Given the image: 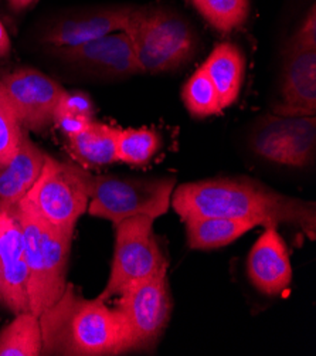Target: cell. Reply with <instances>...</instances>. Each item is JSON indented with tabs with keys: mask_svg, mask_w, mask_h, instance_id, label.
<instances>
[{
	"mask_svg": "<svg viewBox=\"0 0 316 356\" xmlns=\"http://www.w3.org/2000/svg\"><path fill=\"white\" fill-rule=\"evenodd\" d=\"M182 220L224 218L250 222L256 227H299L310 240L316 237L313 202L272 191L250 179L219 177L183 184L173 191L172 204Z\"/></svg>",
	"mask_w": 316,
	"mask_h": 356,
	"instance_id": "obj_1",
	"label": "cell"
},
{
	"mask_svg": "<svg viewBox=\"0 0 316 356\" xmlns=\"http://www.w3.org/2000/svg\"><path fill=\"white\" fill-rule=\"evenodd\" d=\"M42 355L114 356L125 353L121 314L101 298L88 300L67 282L61 297L39 315Z\"/></svg>",
	"mask_w": 316,
	"mask_h": 356,
	"instance_id": "obj_2",
	"label": "cell"
},
{
	"mask_svg": "<svg viewBox=\"0 0 316 356\" xmlns=\"http://www.w3.org/2000/svg\"><path fill=\"white\" fill-rule=\"evenodd\" d=\"M10 213L23 233L30 311L39 316L61 297L67 286L73 236L49 226L22 202Z\"/></svg>",
	"mask_w": 316,
	"mask_h": 356,
	"instance_id": "obj_3",
	"label": "cell"
},
{
	"mask_svg": "<svg viewBox=\"0 0 316 356\" xmlns=\"http://www.w3.org/2000/svg\"><path fill=\"white\" fill-rule=\"evenodd\" d=\"M126 33L142 73L178 70L197 50V34L192 24L179 13L160 8H138Z\"/></svg>",
	"mask_w": 316,
	"mask_h": 356,
	"instance_id": "obj_4",
	"label": "cell"
},
{
	"mask_svg": "<svg viewBox=\"0 0 316 356\" xmlns=\"http://www.w3.org/2000/svg\"><path fill=\"white\" fill-rule=\"evenodd\" d=\"M174 191L173 177H121L87 172L88 213L114 226L125 219L166 215Z\"/></svg>",
	"mask_w": 316,
	"mask_h": 356,
	"instance_id": "obj_5",
	"label": "cell"
},
{
	"mask_svg": "<svg viewBox=\"0 0 316 356\" xmlns=\"http://www.w3.org/2000/svg\"><path fill=\"white\" fill-rule=\"evenodd\" d=\"M88 200L87 170L46 155L38 181L22 203L49 226L73 236Z\"/></svg>",
	"mask_w": 316,
	"mask_h": 356,
	"instance_id": "obj_6",
	"label": "cell"
},
{
	"mask_svg": "<svg viewBox=\"0 0 316 356\" xmlns=\"http://www.w3.org/2000/svg\"><path fill=\"white\" fill-rule=\"evenodd\" d=\"M153 219L136 216L115 225V247L107 286L98 298L119 297L140 281L165 274L167 261L153 234Z\"/></svg>",
	"mask_w": 316,
	"mask_h": 356,
	"instance_id": "obj_7",
	"label": "cell"
},
{
	"mask_svg": "<svg viewBox=\"0 0 316 356\" xmlns=\"http://www.w3.org/2000/svg\"><path fill=\"white\" fill-rule=\"evenodd\" d=\"M172 307L166 273L126 289L117 307L125 330V353L153 348L169 324Z\"/></svg>",
	"mask_w": 316,
	"mask_h": 356,
	"instance_id": "obj_8",
	"label": "cell"
},
{
	"mask_svg": "<svg viewBox=\"0 0 316 356\" xmlns=\"http://www.w3.org/2000/svg\"><path fill=\"white\" fill-rule=\"evenodd\" d=\"M63 91L60 84L34 68H19L0 79V95L24 131L43 132L54 125Z\"/></svg>",
	"mask_w": 316,
	"mask_h": 356,
	"instance_id": "obj_9",
	"label": "cell"
},
{
	"mask_svg": "<svg viewBox=\"0 0 316 356\" xmlns=\"http://www.w3.org/2000/svg\"><path fill=\"white\" fill-rule=\"evenodd\" d=\"M51 53L87 74L119 80L142 73L126 31H117L74 47H57Z\"/></svg>",
	"mask_w": 316,
	"mask_h": 356,
	"instance_id": "obj_10",
	"label": "cell"
},
{
	"mask_svg": "<svg viewBox=\"0 0 316 356\" xmlns=\"http://www.w3.org/2000/svg\"><path fill=\"white\" fill-rule=\"evenodd\" d=\"M138 8L111 6L65 15L51 22L42 40L51 49L74 47L117 31H126Z\"/></svg>",
	"mask_w": 316,
	"mask_h": 356,
	"instance_id": "obj_11",
	"label": "cell"
},
{
	"mask_svg": "<svg viewBox=\"0 0 316 356\" xmlns=\"http://www.w3.org/2000/svg\"><path fill=\"white\" fill-rule=\"evenodd\" d=\"M278 115H316V47L291 39L281 76Z\"/></svg>",
	"mask_w": 316,
	"mask_h": 356,
	"instance_id": "obj_12",
	"label": "cell"
},
{
	"mask_svg": "<svg viewBox=\"0 0 316 356\" xmlns=\"http://www.w3.org/2000/svg\"><path fill=\"white\" fill-rule=\"evenodd\" d=\"M23 233L12 213H0V304L15 315L30 311Z\"/></svg>",
	"mask_w": 316,
	"mask_h": 356,
	"instance_id": "obj_13",
	"label": "cell"
},
{
	"mask_svg": "<svg viewBox=\"0 0 316 356\" xmlns=\"http://www.w3.org/2000/svg\"><path fill=\"white\" fill-rule=\"evenodd\" d=\"M247 273L253 286L265 296L283 294L292 281L288 248L276 227H265L250 250Z\"/></svg>",
	"mask_w": 316,
	"mask_h": 356,
	"instance_id": "obj_14",
	"label": "cell"
},
{
	"mask_svg": "<svg viewBox=\"0 0 316 356\" xmlns=\"http://www.w3.org/2000/svg\"><path fill=\"white\" fill-rule=\"evenodd\" d=\"M46 155L23 134L15 156L0 163V213H10L28 193L43 169Z\"/></svg>",
	"mask_w": 316,
	"mask_h": 356,
	"instance_id": "obj_15",
	"label": "cell"
},
{
	"mask_svg": "<svg viewBox=\"0 0 316 356\" xmlns=\"http://www.w3.org/2000/svg\"><path fill=\"white\" fill-rule=\"evenodd\" d=\"M203 68L217 91L223 110L228 108L240 97L244 83L245 58L242 51L233 43H220L210 53Z\"/></svg>",
	"mask_w": 316,
	"mask_h": 356,
	"instance_id": "obj_16",
	"label": "cell"
},
{
	"mask_svg": "<svg viewBox=\"0 0 316 356\" xmlns=\"http://www.w3.org/2000/svg\"><path fill=\"white\" fill-rule=\"evenodd\" d=\"M118 128L92 121L81 134L68 139V151L84 166H103L117 161Z\"/></svg>",
	"mask_w": 316,
	"mask_h": 356,
	"instance_id": "obj_17",
	"label": "cell"
},
{
	"mask_svg": "<svg viewBox=\"0 0 316 356\" xmlns=\"http://www.w3.org/2000/svg\"><path fill=\"white\" fill-rule=\"evenodd\" d=\"M183 222L188 244L193 250H213L228 245L256 227L250 222L224 218H192Z\"/></svg>",
	"mask_w": 316,
	"mask_h": 356,
	"instance_id": "obj_18",
	"label": "cell"
},
{
	"mask_svg": "<svg viewBox=\"0 0 316 356\" xmlns=\"http://www.w3.org/2000/svg\"><path fill=\"white\" fill-rule=\"evenodd\" d=\"M42 349L40 321L31 311L16 314L13 321L0 331V356H39Z\"/></svg>",
	"mask_w": 316,
	"mask_h": 356,
	"instance_id": "obj_19",
	"label": "cell"
},
{
	"mask_svg": "<svg viewBox=\"0 0 316 356\" xmlns=\"http://www.w3.org/2000/svg\"><path fill=\"white\" fill-rule=\"evenodd\" d=\"M316 149V117L287 115L285 166L305 168L313 162Z\"/></svg>",
	"mask_w": 316,
	"mask_h": 356,
	"instance_id": "obj_20",
	"label": "cell"
},
{
	"mask_svg": "<svg viewBox=\"0 0 316 356\" xmlns=\"http://www.w3.org/2000/svg\"><path fill=\"white\" fill-rule=\"evenodd\" d=\"M162 136L151 128H118L117 161L133 166L149 163L160 151Z\"/></svg>",
	"mask_w": 316,
	"mask_h": 356,
	"instance_id": "obj_21",
	"label": "cell"
},
{
	"mask_svg": "<svg viewBox=\"0 0 316 356\" xmlns=\"http://www.w3.org/2000/svg\"><path fill=\"white\" fill-rule=\"evenodd\" d=\"M287 115H267L251 134V148L263 159L285 166Z\"/></svg>",
	"mask_w": 316,
	"mask_h": 356,
	"instance_id": "obj_22",
	"label": "cell"
},
{
	"mask_svg": "<svg viewBox=\"0 0 316 356\" xmlns=\"http://www.w3.org/2000/svg\"><path fill=\"white\" fill-rule=\"evenodd\" d=\"M199 15L216 30L230 33L249 19L250 0H192Z\"/></svg>",
	"mask_w": 316,
	"mask_h": 356,
	"instance_id": "obj_23",
	"label": "cell"
},
{
	"mask_svg": "<svg viewBox=\"0 0 316 356\" xmlns=\"http://www.w3.org/2000/svg\"><path fill=\"white\" fill-rule=\"evenodd\" d=\"M182 101L194 118H207L223 111L217 91L210 81L203 65L186 81L182 88Z\"/></svg>",
	"mask_w": 316,
	"mask_h": 356,
	"instance_id": "obj_24",
	"label": "cell"
},
{
	"mask_svg": "<svg viewBox=\"0 0 316 356\" xmlns=\"http://www.w3.org/2000/svg\"><path fill=\"white\" fill-rule=\"evenodd\" d=\"M24 129L20 127L10 106L0 95V163L10 161L17 152Z\"/></svg>",
	"mask_w": 316,
	"mask_h": 356,
	"instance_id": "obj_25",
	"label": "cell"
},
{
	"mask_svg": "<svg viewBox=\"0 0 316 356\" xmlns=\"http://www.w3.org/2000/svg\"><path fill=\"white\" fill-rule=\"evenodd\" d=\"M56 113H64L87 120H94L95 108L92 99L83 91H63Z\"/></svg>",
	"mask_w": 316,
	"mask_h": 356,
	"instance_id": "obj_26",
	"label": "cell"
},
{
	"mask_svg": "<svg viewBox=\"0 0 316 356\" xmlns=\"http://www.w3.org/2000/svg\"><path fill=\"white\" fill-rule=\"evenodd\" d=\"M94 120H87L83 117L69 115L64 113H56L54 125L69 139L78 134H81Z\"/></svg>",
	"mask_w": 316,
	"mask_h": 356,
	"instance_id": "obj_27",
	"label": "cell"
},
{
	"mask_svg": "<svg viewBox=\"0 0 316 356\" xmlns=\"http://www.w3.org/2000/svg\"><path fill=\"white\" fill-rule=\"evenodd\" d=\"M294 39H297L302 44L316 47V13H315V6L310 8L305 20L302 22V24L299 26V29L294 34Z\"/></svg>",
	"mask_w": 316,
	"mask_h": 356,
	"instance_id": "obj_28",
	"label": "cell"
},
{
	"mask_svg": "<svg viewBox=\"0 0 316 356\" xmlns=\"http://www.w3.org/2000/svg\"><path fill=\"white\" fill-rule=\"evenodd\" d=\"M10 50H12L10 38H9V34H8L3 23L0 22V60L6 58L10 54Z\"/></svg>",
	"mask_w": 316,
	"mask_h": 356,
	"instance_id": "obj_29",
	"label": "cell"
},
{
	"mask_svg": "<svg viewBox=\"0 0 316 356\" xmlns=\"http://www.w3.org/2000/svg\"><path fill=\"white\" fill-rule=\"evenodd\" d=\"M36 0H9V6L15 12H22L30 8Z\"/></svg>",
	"mask_w": 316,
	"mask_h": 356,
	"instance_id": "obj_30",
	"label": "cell"
}]
</instances>
